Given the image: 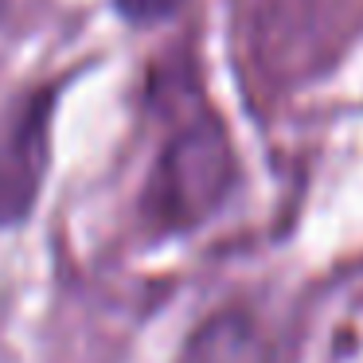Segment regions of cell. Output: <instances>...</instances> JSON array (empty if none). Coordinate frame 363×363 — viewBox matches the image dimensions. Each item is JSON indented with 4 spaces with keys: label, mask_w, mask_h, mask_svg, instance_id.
Instances as JSON below:
<instances>
[{
    "label": "cell",
    "mask_w": 363,
    "mask_h": 363,
    "mask_svg": "<svg viewBox=\"0 0 363 363\" xmlns=\"http://www.w3.org/2000/svg\"><path fill=\"white\" fill-rule=\"evenodd\" d=\"M51 90H28L0 113V230L24 223L48 176L51 157Z\"/></svg>",
    "instance_id": "7a4b0ae2"
},
{
    "label": "cell",
    "mask_w": 363,
    "mask_h": 363,
    "mask_svg": "<svg viewBox=\"0 0 363 363\" xmlns=\"http://www.w3.org/2000/svg\"><path fill=\"white\" fill-rule=\"evenodd\" d=\"M254 332L246 316L223 313L207 320L188 344V363H250L254 359Z\"/></svg>",
    "instance_id": "277c9868"
},
{
    "label": "cell",
    "mask_w": 363,
    "mask_h": 363,
    "mask_svg": "<svg viewBox=\"0 0 363 363\" xmlns=\"http://www.w3.org/2000/svg\"><path fill=\"white\" fill-rule=\"evenodd\" d=\"M305 352L313 363H363V269L320 297Z\"/></svg>",
    "instance_id": "3957f363"
},
{
    "label": "cell",
    "mask_w": 363,
    "mask_h": 363,
    "mask_svg": "<svg viewBox=\"0 0 363 363\" xmlns=\"http://www.w3.org/2000/svg\"><path fill=\"white\" fill-rule=\"evenodd\" d=\"M180 9V0H118V12L129 24H157V20L172 16Z\"/></svg>",
    "instance_id": "5b68a950"
},
{
    "label": "cell",
    "mask_w": 363,
    "mask_h": 363,
    "mask_svg": "<svg viewBox=\"0 0 363 363\" xmlns=\"http://www.w3.org/2000/svg\"><path fill=\"white\" fill-rule=\"evenodd\" d=\"M235 180V149L211 113H191L160 145L145 184V219L157 230H191L227 199Z\"/></svg>",
    "instance_id": "6da1fadb"
}]
</instances>
